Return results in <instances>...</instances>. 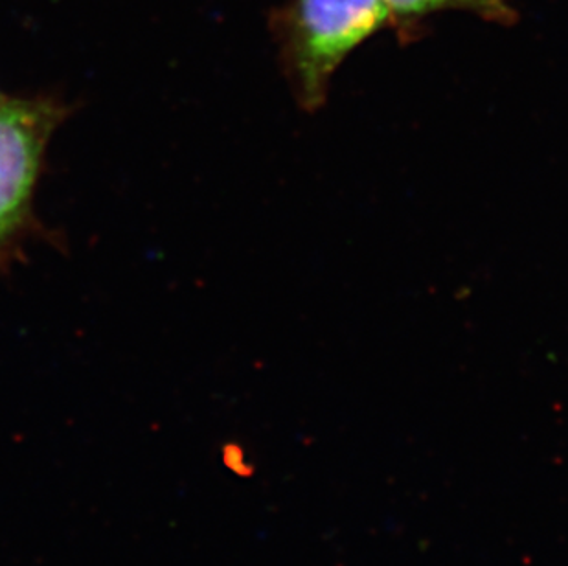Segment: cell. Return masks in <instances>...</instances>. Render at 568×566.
<instances>
[{
	"label": "cell",
	"mask_w": 568,
	"mask_h": 566,
	"mask_svg": "<svg viewBox=\"0 0 568 566\" xmlns=\"http://www.w3.org/2000/svg\"><path fill=\"white\" fill-rule=\"evenodd\" d=\"M394 17V27L413 38L418 22L438 11H467L495 24H514L517 10L509 0H385Z\"/></svg>",
	"instance_id": "obj_3"
},
{
	"label": "cell",
	"mask_w": 568,
	"mask_h": 566,
	"mask_svg": "<svg viewBox=\"0 0 568 566\" xmlns=\"http://www.w3.org/2000/svg\"><path fill=\"white\" fill-rule=\"evenodd\" d=\"M2 98H4V97H2V94H0V100H2Z\"/></svg>",
	"instance_id": "obj_4"
},
{
	"label": "cell",
	"mask_w": 568,
	"mask_h": 566,
	"mask_svg": "<svg viewBox=\"0 0 568 566\" xmlns=\"http://www.w3.org/2000/svg\"><path fill=\"white\" fill-rule=\"evenodd\" d=\"M69 108L54 97L0 100V263L22 251L38 221L33 198L50 139Z\"/></svg>",
	"instance_id": "obj_2"
},
{
	"label": "cell",
	"mask_w": 568,
	"mask_h": 566,
	"mask_svg": "<svg viewBox=\"0 0 568 566\" xmlns=\"http://www.w3.org/2000/svg\"><path fill=\"white\" fill-rule=\"evenodd\" d=\"M280 63L302 109L326 102L332 78L394 17L385 0H290L271 17Z\"/></svg>",
	"instance_id": "obj_1"
}]
</instances>
